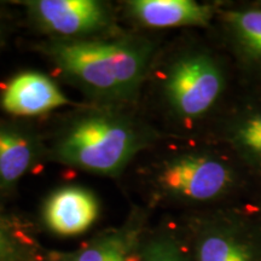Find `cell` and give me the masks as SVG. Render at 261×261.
Returning a JSON list of instances; mask_svg holds the SVG:
<instances>
[{"label": "cell", "instance_id": "cell-17", "mask_svg": "<svg viewBox=\"0 0 261 261\" xmlns=\"http://www.w3.org/2000/svg\"><path fill=\"white\" fill-rule=\"evenodd\" d=\"M248 5L252 6V8L261 10V0H244Z\"/></svg>", "mask_w": 261, "mask_h": 261}, {"label": "cell", "instance_id": "cell-5", "mask_svg": "<svg viewBox=\"0 0 261 261\" xmlns=\"http://www.w3.org/2000/svg\"><path fill=\"white\" fill-rule=\"evenodd\" d=\"M192 261H261V217L252 200L202 212L190 224Z\"/></svg>", "mask_w": 261, "mask_h": 261}, {"label": "cell", "instance_id": "cell-7", "mask_svg": "<svg viewBox=\"0 0 261 261\" xmlns=\"http://www.w3.org/2000/svg\"><path fill=\"white\" fill-rule=\"evenodd\" d=\"M208 138L234 156L257 185L261 182V91L241 89Z\"/></svg>", "mask_w": 261, "mask_h": 261}, {"label": "cell", "instance_id": "cell-14", "mask_svg": "<svg viewBox=\"0 0 261 261\" xmlns=\"http://www.w3.org/2000/svg\"><path fill=\"white\" fill-rule=\"evenodd\" d=\"M139 261H192L190 243L173 228H163L143 243Z\"/></svg>", "mask_w": 261, "mask_h": 261}, {"label": "cell", "instance_id": "cell-16", "mask_svg": "<svg viewBox=\"0 0 261 261\" xmlns=\"http://www.w3.org/2000/svg\"><path fill=\"white\" fill-rule=\"evenodd\" d=\"M254 203L256 205V210L259 212L260 217H261V182L257 187V190L255 192V196H254Z\"/></svg>", "mask_w": 261, "mask_h": 261}, {"label": "cell", "instance_id": "cell-10", "mask_svg": "<svg viewBox=\"0 0 261 261\" xmlns=\"http://www.w3.org/2000/svg\"><path fill=\"white\" fill-rule=\"evenodd\" d=\"M69 99L47 75L23 71L9 81L2 94V107L16 116H38L64 107Z\"/></svg>", "mask_w": 261, "mask_h": 261}, {"label": "cell", "instance_id": "cell-12", "mask_svg": "<svg viewBox=\"0 0 261 261\" xmlns=\"http://www.w3.org/2000/svg\"><path fill=\"white\" fill-rule=\"evenodd\" d=\"M40 145L25 130L0 127V189L14 188L37 163Z\"/></svg>", "mask_w": 261, "mask_h": 261}, {"label": "cell", "instance_id": "cell-8", "mask_svg": "<svg viewBox=\"0 0 261 261\" xmlns=\"http://www.w3.org/2000/svg\"><path fill=\"white\" fill-rule=\"evenodd\" d=\"M28 14L41 31L58 40H85L112 23V14L96 0H32Z\"/></svg>", "mask_w": 261, "mask_h": 261}, {"label": "cell", "instance_id": "cell-6", "mask_svg": "<svg viewBox=\"0 0 261 261\" xmlns=\"http://www.w3.org/2000/svg\"><path fill=\"white\" fill-rule=\"evenodd\" d=\"M212 32L232 60L242 89L261 91V10L244 0L224 2Z\"/></svg>", "mask_w": 261, "mask_h": 261}, {"label": "cell", "instance_id": "cell-9", "mask_svg": "<svg viewBox=\"0 0 261 261\" xmlns=\"http://www.w3.org/2000/svg\"><path fill=\"white\" fill-rule=\"evenodd\" d=\"M223 3H202L196 0H132L127 3V9L137 23L148 29L211 31Z\"/></svg>", "mask_w": 261, "mask_h": 261}, {"label": "cell", "instance_id": "cell-2", "mask_svg": "<svg viewBox=\"0 0 261 261\" xmlns=\"http://www.w3.org/2000/svg\"><path fill=\"white\" fill-rule=\"evenodd\" d=\"M167 142L149 169L156 202L205 212L255 196L259 185L223 145L210 138L168 137Z\"/></svg>", "mask_w": 261, "mask_h": 261}, {"label": "cell", "instance_id": "cell-4", "mask_svg": "<svg viewBox=\"0 0 261 261\" xmlns=\"http://www.w3.org/2000/svg\"><path fill=\"white\" fill-rule=\"evenodd\" d=\"M161 130L122 114L94 112L75 120L55 144L63 165L115 177L143 150L167 138Z\"/></svg>", "mask_w": 261, "mask_h": 261}, {"label": "cell", "instance_id": "cell-11", "mask_svg": "<svg viewBox=\"0 0 261 261\" xmlns=\"http://www.w3.org/2000/svg\"><path fill=\"white\" fill-rule=\"evenodd\" d=\"M98 213L99 204L92 192L79 187H64L50 195L42 217L48 230L69 237L89 230Z\"/></svg>", "mask_w": 261, "mask_h": 261}, {"label": "cell", "instance_id": "cell-15", "mask_svg": "<svg viewBox=\"0 0 261 261\" xmlns=\"http://www.w3.org/2000/svg\"><path fill=\"white\" fill-rule=\"evenodd\" d=\"M23 255V246L17 236L0 221V261H19Z\"/></svg>", "mask_w": 261, "mask_h": 261}, {"label": "cell", "instance_id": "cell-3", "mask_svg": "<svg viewBox=\"0 0 261 261\" xmlns=\"http://www.w3.org/2000/svg\"><path fill=\"white\" fill-rule=\"evenodd\" d=\"M161 50L149 38L119 40H58L45 54L67 79L92 97L122 102L137 96Z\"/></svg>", "mask_w": 261, "mask_h": 261}, {"label": "cell", "instance_id": "cell-13", "mask_svg": "<svg viewBox=\"0 0 261 261\" xmlns=\"http://www.w3.org/2000/svg\"><path fill=\"white\" fill-rule=\"evenodd\" d=\"M142 225L130 223L110 231L60 261H139L142 252Z\"/></svg>", "mask_w": 261, "mask_h": 261}, {"label": "cell", "instance_id": "cell-1", "mask_svg": "<svg viewBox=\"0 0 261 261\" xmlns=\"http://www.w3.org/2000/svg\"><path fill=\"white\" fill-rule=\"evenodd\" d=\"M212 34V40L182 39L156 58L152 73L169 137L208 138L242 89L232 60Z\"/></svg>", "mask_w": 261, "mask_h": 261}]
</instances>
